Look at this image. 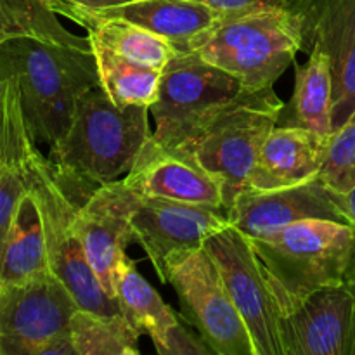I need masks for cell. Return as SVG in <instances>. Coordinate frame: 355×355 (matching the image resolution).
<instances>
[{"mask_svg": "<svg viewBox=\"0 0 355 355\" xmlns=\"http://www.w3.org/2000/svg\"><path fill=\"white\" fill-rule=\"evenodd\" d=\"M28 187L37 200L44 222L51 270L69 288L82 309L99 314H121L94 274L76 231V211L82 201L59 179L49 158L38 148L28 162Z\"/></svg>", "mask_w": 355, "mask_h": 355, "instance_id": "8992f818", "label": "cell"}, {"mask_svg": "<svg viewBox=\"0 0 355 355\" xmlns=\"http://www.w3.org/2000/svg\"><path fill=\"white\" fill-rule=\"evenodd\" d=\"M319 179L336 194L355 187V111L326 141Z\"/></svg>", "mask_w": 355, "mask_h": 355, "instance_id": "484cf974", "label": "cell"}, {"mask_svg": "<svg viewBox=\"0 0 355 355\" xmlns=\"http://www.w3.org/2000/svg\"><path fill=\"white\" fill-rule=\"evenodd\" d=\"M182 51H194L238 76L245 89H267L302 51L300 17L290 3L283 9L220 16Z\"/></svg>", "mask_w": 355, "mask_h": 355, "instance_id": "5b68a950", "label": "cell"}, {"mask_svg": "<svg viewBox=\"0 0 355 355\" xmlns=\"http://www.w3.org/2000/svg\"><path fill=\"white\" fill-rule=\"evenodd\" d=\"M113 298L121 315L141 336L148 335L155 340L170 324L179 321L172 307L166 305L158 291L142 277L128 255L121 260L114 274Z\"/></svg>", "mask_w": 355, "mask_h": 355, "instance_id": "603a6c76", "label": "cell"}, {"mask_svg": "<svg viewBox=\"0 0 355 355\" xmlns=\"http://www.w3.org/2000/svg\"><path fill=\"white\" fill-rule=\"evenodd\" d=\"M80 309L52 270L0 286V355H75L69 322Z\"/></svg>", "mask_w": 355, "mask_h": 355, "instance_id": "52a82bcc", "label": "cell"}, {"mask_svg": "<svg viewBox=\"0 0 355 355\" xmlns=\"http://www.w3.org/2000/svg\"><path fill=\"white\" fill-rule=\"evenodd\" d=\"M328 139L298 125L274 127L260 148L245 191H274L319 177Z\"/></svg>", "mask_w": 355, "mask_h": 355, "instance_id": "e0dca14e", "label": "cell"}, {"mask_svg": "<svg viewBox=\"0 0 355 355\" xmlns=\"http://www.w3.org/2000/svg\"><path fill=\"white\" fill-rule=\"evenodd\" d=\"M123 182L139 196L225 207L224 186L179 146L149 135Z\"/></svg>", "mask_w": 355, "mask_h": 355, "instance_id": "9a60e30c", "label": "cell"}, {"mask_svg": "<svg viewBox=\"0 0 355 355\" xmlns=\"http://www.w3.org/2000/svg\"><path fill=\"white\" fill-rule=\"evenodd\" d=\"M229 222L225 207L139 196L132 215L134 241L141 245L162 279L166 257L205 246L207 239Z\"/></svg>", "mask_w": 355, "mask_h": 355, "instance_id": "8fae6325", "label": "cell"}, {"mask_svg": "<svg viewBox=\"0 0 355 355\" xmlns=\"http://www.w3.org/2000/svg\"><path fill=\"white\" fill-rule=\"evenodd\" d=\"M37 142L24 120L17 83L0 73V255L14 210L28 193V162Z\"/></svg>", "mask_w": 355, "mask_h": 355, "instance_id": "ac0fdd59", "label": "cell"}, {"mask_svg": "<svg viewBox=\"0 0 355 355\" xmlns=\"http://www.w3.org/2000/svg\"><path fill=\"white\" fill-rule=\"evenodd\" d=\"M290 6L300 17L302 51L321 49L331 64L336 130L355 111V0H290Z\"/></svg>", "mask_w": 355, "mask_h": 355, "instance_id": "4fadbf2b", "label": "cell"}, {"mask_svg": "<svg viewBox=\"0 0 355 355\" xmlns=\"http://www.w3.org/2000/svg\"><path fill=\"white\" fill-rule=\"evenodd\" d=\"M132 0H61L52 7L58 14H64L68 10H82V12H101V10L111 9V7L123 6Z\"/></svg>", "mask_w": 355, "mask_h": 355, "instance_id": "f1b7e54d", "label": "cell"}, {"mask_svg": "<svg viewBox=\"0 0 355 355\" xmlns=\"http://www.w3.org/2000/svg\"><path fill=\"white\" fill-rule=\"evenodd\" d=\"M345 283L349 284L350 291H352V295H354V304H355V248H354V252H352V257H350L349 267H347Z\"/></svg>", "mask_w": 355, "mask_h": 355, "instance_id": "4dcf8cb0", "label": "cell"}, {"mask_svg": "<svg viewBox=\"0 0 355 355\" xmlns=\"http://www.w3.org/2000/svg\"><path fill=\"white\" fill-rule=\"evenodd\" d=\"M333 198H335V203L338 207V210L342 211L343 218L349 225H352L355 229V187L350 191L342 194L333 193Z\"/></svg>", "mask_w": 355, "mask_h": 355, "instance_id": "f546056e", "label": "cell"}, {"mask_svg": "<svg viewBox=\"0 0 355 355\" xmlns=\"http://www.w3.org/2000/svg\"><path fill=\"white\" fill-rule=\"evenodd\" d=\"M305 64L297 66L291 97V120L288 125L305 127L328 139L333 134L335 83L329 59L321 49H309Z\"/></svg>", "mask_w": 355, "mask_h": 355, "instance_id": "44dd1931", "label": "cell"}, {"mask_svg": "<svg viewBox=\"0 0 355 355\" xmlns=\"http://www.w3.org/2000/svg\"><path fill=\"white\" fill-rule=\"evenodd\" d=\"M250 241L281 315H286L321 288L345 283L355 229L309 218Z\"/></svg>", "mask_w": 355, "mask_h": 355, "instance_id": "3957f363", "label": "cell"}, {"mask_svg": "<svg viewBox=\"0 0 355 355\" xmlns=\"http://www.w3.org/2000/svg\"><path fill=\"white\" fill-rule=\"evenodd\" d=\"M229 222L248 239L272 234L309 218L347 224L333 193L319 177L298 186L274 191H243L227 207Z\"/></svg>", "mask_w": 355, "mask_h": 355, "instance_id": "2e32d148", "label": "cell"}, {"mask_svg": "<svg viewBox=\"0 0 355 355\" xmlns=\"http://www.w3.org/2000/svg\"><path fill=\"white\" fill-rule=\"evenodd\" d=\"M0 286H2V284H0Z\"/></svg>", "mask_w": 355, "mask_h": 355, "instance_id": "d6a6232c", "label": "cell"}, {"mask_svg": "<svg viewBox=\"0 0 355 355\" xmlns=\"http://www.w3.org/2000/svg\"><path fill=\"white\" fill-rule=\"evenodd\" d=\"M51 270L45 245L44 222L33 193L17 203L0 255V284L21 283Z\"/></svg>", "mask_w": 355, "mask_h": 355, "instance_id": "ffe728a7", "label": "cell"}, {"mask_svg": "<svg viewBox=\"0 0 355 355\" xmlns=\"http://www.w3.org/2000/svg\"><path fill=\"white\" fill-rule=\"evenodd\" d=\"M284 355H355V304L349 284L324 286L279 318Z\"/></svg>", "mask_w": 355, "mask_h": 355, "instance_id": "5bb4252c", "label": "cell"}, {"mask_svg": "<svg viewBox=\"0 0 355 355\" xmlns=\"http://www.w3.org/2000/svg\"><path fill=\"white\" fill-rule=\"evenodd\" d=\"M68 17L82 24L87 30V35L97 38L101 44L110 47L116 54L159 71H163L173 55L179 52L175 45L166 38L125 19L97 17L89 14H71Z\"/></svg>", "mask_w": 355, "mask_h": 355, "instance_id": "7402d4cb", "label": "cell"}, {"mask_svg": "<svg viewBox=\"0 0 355 355\" xmlns=\"http://www.w3.org/2000/svg\"><path fill=\"white\" fill-rule=\"evenodd\" d=\"M87 37L96 55L101 87L118 107H151L158 101L163 71L130 61L101 44L97 38Z\"/></svg>", "mask_w": 355, "mask_h": 355, "instance_id": "cb8c5ba5", "label": "cell"}, {"mask_svg": "<svg viewBox=\"0 0 355 355\" xmlns=\"http://www.w3.org/2000/svg\"><path fill=\"white\" fill-rule=\"evenodd\" d=\"M71 14L125 19L166 38L177 51H182L194 37L214 26L220 17V14L196 0H132L101 12L68 10L62 16L68 17Z\"/></svg>", "mask_w": 355, "mask_h": 355, "instance_id": "d6986e66", "label": "cell"}, {"mask_svg": "<svg viewBox=\"0 0 355 355\" xmlns=\"http://www.w3.org/2000/svg\"><path fill=\"white\" fill-rule=\"evenodd\" d=\"M225 288L241 314L257 355H284L279 338L281 312L269 290L252 241L234 225L207 239Z\"/></svg>", "mask_w": 355, "mask_h": 355, "instance_id": "30bf717a", "label": "cell"}, {"mask_svg": "<svg viewBox=\"0 0 355 355\" xmlns=\"http://www.w3.org/2000/svg\"><path fill=\"white\" fill-rule=\"evenodd\" d=\"M137 203L139 194L128 189L123 179H118L96 187L76 211V231L87 260L111 298L114 274L134 241L132 215Z\"/></svg>", "mask_w": 355, "mask_h": 355, "instance_id": "7c38bea8", "label": "cell"}, {"mask_svg": "<svg viewBox=\"0 0 355 355\" xmlns=\"http://www.w3.org/2000/svg\"><path fill=\"white\" fill-rule=\"evenodd\" d=\"M159 355H208L214 350L205 343L200 335L187 331L179 321L170 324L158 338L153 340Z\"/></svg>", "mask_w": 355, "mask_h": 355, "instance_id": "4316f807", "label": "cell"}, {"mask_svg": "<svg viewBox=\"0 0 355 355\" xmlns=\"http://www.w3.org/2000/svg\"><path fill=\"white\" fill-rule=\"evenodd\" d=\"M205 3L220 16H234V14L257 12L267 9H283L288 7L290 0H196Z\"/></svg>", "mask_w": 355, "mask_h": 355, "instance_id": "83f0119b", "label": "cell"}, {"mask_svg": "<svg viewBox=\"0 0 355 355\" xmlns=\"http://www.w3.org/2000/svg\"><path fill=\"white\" fill-rule=\"evenodd\" d=\"M159 281L175 290L180 315L198 329L214 354L257 355L252 335L205 246L166 257Z\"/></svg>", "mask_w": 355, "mask_h": 355, "instance_id": "ba28073f", "label": "cell"}, {"mask_svg": "<svg viewBox=\"0 0 355 355\" xmlns=\"http://www.w3.org/2000/svg\"><path fill=\"white\" fill-rule=\"evenodd\" d=\"M0 73L19 87L35 142L54 144L78 97L101 85L89 37L66 30L40 0H0Z\"/></svg>", "mask_w": 355, "mask_h": 355, "instance_id": "6da1fadb", "label": "cell"}, {"mask_svg": "<svg viewBox=\"0 0 355 355\" xmlns=\"http://www.w3.org/2000/svg\"><path fill=\"white\" fill-rule=\"evenodd\" d=\"M75 355H139V335L121 314L82 309L69 322Z\"/></svg>", "mask_w": 355, "mask_h": 355, "instance_id": "d4e9b609", "label": "cell"}, {"mask_svg": "<svg viewBox=\"0 0 355 355\" xmlns=\"http://www.w3.org/2000/svg\"><path fill=\"white\" fill-rule=\"evenodd\" d=\"M284 104L274 87L243 89L205 111L175 146L186 149L224 186L225 208L248 186L257 156Z\"/></svg>", "mask_w": 355, "mask_h": 355, "instance_id": "277c9868", "label": "cell"}, {"mask_svg": "<svg viewBox=\"0 0 355 355\" xmlns=\"http://www.w3.org/2000/svg\"><path fill=\"white\" fill-rule=\"evenodd\" d=\"M238 76L211 64L194 51H179L165 66L158 101L149 107L158 141L175 146L207 110L238 96Z\"/></svg>", "mask_w": 355, "mask_h": 355, "instance_id": "9c48e42d", "label": "cell"}, {"mask_svg": "<svg viewBox=\"0 0 355 355\" xmlns=\"http://www.w3.org/2000/svg\"><path fill=\"white\" fill-rule=\"evenodd\" d=\"M149 107H118L101 85L78 97L64 134L49 146V162L80 200L127 175L148 141Z\"/></svg>", "mask_w": 355, "mask_h": 355, "instance_id": "7a4b0ae2", "label": "cell"}, {"mask_svg": "<svg viewBox=\"0 0 355 355\" xmlns=\"http://www.w3.org/2000/svg\"><path fill=\"white\" fill-rule=\"evenodd\" d=\"M40 2L47 3V6H49V7H51V9H52V7H54V6H55V3H59V2H61V0H40Z\"/></svg>", "mask_w": 355, "mask_h": 355, "instance_id": "1f68e13d", "label": "cell"}]
</instances>
